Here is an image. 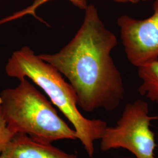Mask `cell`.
<instances>
[{"mask_svg": "<svg viewBox=\"0 0 158 158\" xmlns=\"http://www.w3.org/2000/svg\"><path fill=\"white\" fill-rule=\"evenodd\" d=\"M48 1L50 0H36L35 2H34V4L32 6H31L29 8H27L26 10H24L22 12H19L14 14V17L17 19L19 17L23 16L25 15L26 14H31L34 12L35 9L39 6L40 5H41L43 3H45L46 2H48ZM72 3H73L74 5L77 7H79L80 9H85L87 8V1L86 0H69Z\"/></svg>", "mask_w": 158, "mask_h": 158, "instance_id": "obj_9", "label": "cell"}, {"mask_svg": "<svg viewBox=\"0 0 158 158\" xmlns=\"http://www.w3.org/2000/svg\"><path fill=\"white\" fill-rule=\"evenodd\" d=\"M117 42L96 7L89 5L83 23L68 45L56 53L38 56L68 78L77 106L85 111L99 108L111 111L124 100L125 94L121 74L111 56Z\"/></svg>", "mask_w": 158, "mask_h": 158, "instance_id": "obj_1", "label": "cell"}, {"mask_svg": "<svg viewBox=\"0 0 158 158\" xmlns=\"http://www.w3.org/2000/svg\"><path fill=\"white\" fill-rule=\"evenodd\" d=\"M15 134L7 124L0 105V155Z\"/></svg>", "mask_w": 158, "mask_h": 158, "instance_id": "obj_8", "label": "cell"}, {"mask_svg": "<svg viewBox=\"0 0 158 158\" xmlns=\"http://www.w3.org/2000/svg\"><path fill=\"white\" fill-rule=\"evenodd\" d=\"M117 2H120V3H127V2H130L132 4H136L140 1V0H113Z\"/></svg>", "mask_w": 158, "mask_h": 158, "instance_id": "obj_10", "label": "cell"}, {"mask_svg": "<svg viewBox=\"0 0 158 158\" xmlns=\"http://www.w3.org/2000/svg\"><path fill=\"white\" fill-rule=\"evenodd\" d=\"M153 10L145 19L124 15L117 20L127 59L137 68L158 59V0H154Z\"/></svg>", "mask_w": 158, "mask_h": 158, "instance_id": "obj_5", "label": "cell"}, {"mask_svg": "<svg viewBox=\"0 0 158 158\" xmlns=\"http://www.w3.org/2000/svg\"><path fill=\"white\" fill-rule=\"evenodd\" d=\"M19 81L16 87L0 93V105L12 130L47 143L77 139L75 130L59 117L45 96L26 78Z\"/></svg>", "mask_w": 158, "mask_h": 158, "instance_id": "obj_3", "label": "cell"}, {"mask_svg": "<svg viewBox=\"0 0 158 158\" xmlns=\"http://www.w3.org/2000/svg\"><path fill=\"white\" fill-rule=\"evenodd\" d=\"M130 158V157H124V158Z\"/></svg>", "mask_w": 158, "mask_h": 158, "instance_id": "obj_11", "label": "cell"}, {"mask_svg": "<svg viewBox=\"0 0 158 158\" xmlns=\"http://www.w3.org/2000/svg\"><path fill=\"white\" fill-rule=\"evenodd\" d=\"M11 77L28 78L41 88L51 101L73 125L77 139L90 158L94 154V142L100 140L108 127L106 121L84 117L77 108V97L73 87L51 64L36 55L28 46L14 52L6 66Z\"/></svg>", "mask_w": 158, "mask_h": 158, "instance_id": "obj_2", "label": "cell"}, {"mask_svg": "<svg viewBox=\"0 0 158 158\" xmlns=\"http://www.w3.org/2000/svg\"><path fill=\"white\" fill-rule=\"evenodd\" d=\"M158 115H150L147 102L138 99L125 106L115 127H108L100 139V149L108 151L115 149H127L135 158H155L156 147L151 122Z\"/></svg>", "mask_w": 158, "mask_h": 158, "instance_id": "obj_4", "label": "cell"}, {"mask_svg": "<svg viewBox=\"0 0 158 158\" xmlns=\"http://www.w3.org/2000/svg\"><path fill=\"white\" fill-rule=\"evenodd\" d=\"M140 1H150V0H140Z\"/></svg>", "mask_w": 158, "mask_h": 158, "instance_id": "obj_12", "label": "cell"}, {"mask_svg": "<svg viewBox=\"0 0 158 158\" xmlns=\"http://www.w3.org/2000/svg\"><path fill=\"white\" fill-rule=\"evenodd\" d=\"M0 158H1V156H0Z\"/></svg>", "mask_w": 158, "mask_h": 158, "instance_id": "obj_13", "label": "cell"}, {"mask_svg": "<svg viewBox=\"0 0 158 158\" xmlns=\"http://www.w3.org/2000/svg\"><path fill=\"white\" fill-rule=\"evenodd\" d=\"M1 158H78L27 135L16 134L0 155Z\"/></svg>", "mask_w": 158, "mask_h": 158, "instance_id": "obj_6", "label": "cell"}, {"mask_svg": "<svg viewBox=\"0 0 158 158\" xmlns=\"http://www.w3.org/2000/svg\"><path fill=\"white\" fill-rule=\"evenodd\" d=\"M138 75L142 81L139 93L151 102H158V59L138 67Z\"/></svg>", "mask_w": 158, "mask_h": 158, "instance_id": "obj_7", "label": "cell"}]
</instances>
